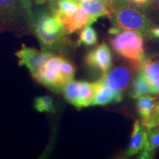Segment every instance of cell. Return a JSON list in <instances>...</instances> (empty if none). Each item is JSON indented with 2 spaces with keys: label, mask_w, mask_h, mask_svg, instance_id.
Returning <instances> with one entry per match:
<instances>
[{
  "label": "cell",
  "mask_w": 159,
  "mask_h": 159,
  "mask_svg": "<svg viewBox=\"0 0 159 159\" xmlns=\"http://www.w3.org/2000/svg\"><path fill=\"white\" fill-rule=\"evenodd\" d=\"M80 8L78 0H57L55 7L50 10L54 15H72Z\"/></svg>",
  "instance_id": "obj_18"
},
{
  "label": "cell",
  "mask_w": 159,
  "mask_h": 159,
  "mask_svg": "<svg viewBox=\"0 0 159 159\" xmlns=\"http://www.w3.org/2000/svg\"><path fill=\"white\" fill-rule=\"evenodd\" d=\"M80 7L91 17L97 20L98 18H111L110 3L107 0H83L80 2Z\"/></svg>",
  "instance_id": "obj_13"
},
{
  "label": "cell",
  "mask_w": 159,
  "mask_h": 159,
  "mask_svg": "<svg viewBox=\"0 0 159 159\" xmlns=\"http://www.w3.org/2000/svg\"><path fill=\"white\" fill-rule=\"evenodd\" d=\"M85 63L91 69H97L102 75L108 72L112 65L111 52L104 41L85 56Z\"/></svg>",
  "instance_id": "obj_8"
},
{
  "label": "cell",
  "mask_w": 159,
  "mask_h": 159,
  "mask_svg": "<svg viewBox=\"0 0 159 159\" xmlns=\"http://www.w3.org/2000/svg\"><path fill=\"white\" fill-rule=\"evenodd\" d=\"M159 148V126L148 128V136L146 144L139 158H152V152Z\"/></svg>",
  "instance_id": "obj_16"
},
{
  "label": "cell",
  "mask_w": 159,
  "mask_h": 159,
  "mask_svg": "<svg viewBox=\"0 0 159 159\" xmlns=\"http://www.w3.org/2000/svg\"><path fill=\"white\" fill-rule=\"evenodd\" d=\"M101 79L112 89L122 92L132 83L134 76L130 67L126 65H119L109 69L108 72L102 75Z\"/></svg>",
  "instance_id": "obj_7"
},
{
  "label": "cell",
  "mask_w": 159,
  "mask_h": 159,
  "mask_svg": "<svg viewBox=\"0 0 159 159\" xmlns=\"http://www.w3.org/2000/svg\"><path fill=\"white\" fill-rule=\"evenodd\" d=\"M54 16H55L62 23L66 34H72L74 33H77L80 30H83L86 26L92 25L93 23L97 21L96 19L91 17L81 7L72 15Z\"/></svg>",
  "instance_id": "obj_9"
},
{
  "label": "cell",
  "mask_w": 159,
  "mask_h": 159,
  "mask_svg": "<svg viewBox=\"0 0 159 159\" xmlns=\"http://www.w3.org/2000/svg\"><path fill=\"white\" fill-rule=\"evenodd\" d=\"M139 7H146L152 4L154 0H128Z\"/></svg>",
  "instance_id": "obj_24"
},
{
  "label": "cell",
  "mask_w": 159,
  "mask_h": 159,
  "mask_svg": "<svg viewBox=\"0 0 159 159\" xmlns=\"http://www.w3.org/2000/svg\"><path fill=\"white\" fill-rule=\"evenodd\" d=\"M142 124L148 128L159 126V99L157 101L156 105L155 107V109L152 115H151L148 120H147L144 123H142Z\"/></svg>",
  "instance_id": "obj_23"
},
{
  "label": "cell",
  "mask_w": 159,
  "mask_h": 159,
  "mask_svg": "<svg viewBox=\"0 0 159 159\" xmlns=\"http://www.w3.org/2000/svg\"><path fill=\"white\" fill-rule=\"evenodd\" d=\"M47 1H48V2L49 3V5H50V10H52L55 7V5H56L57 0H47Z\"/></svg>",
  "instance_id": "obj_26"
},
{
  "label": "cell",
  "mask_w": 159,
  "mask_h": 159,
  "mask_svg": "<svg viewBox=\"0 0 159 159\" xmlns=\"http://www.w3.org/2000/svg\"><path fill=\"white\" fill-rule=\"evenodd\" d=\"M130 95L133 98L139 99V97L148 94H156L152 86L148 81L142 69L134 77Z\"/></svg>",
  "instance_id": "obj_14"
},
{
  "label": "cell",
  "mask_w": 159,
  "mask_h": 159,
  "mask_svg": "<svg viewBox=\"0 0 159 159\" xmlns=\"http://www.w3.org/2000/svg\"><path fill=\"white\" fill-rule=\"evenodd\" d=\"M61 78H62L63 84L65 85L69 82L74 80L75 75V68L74 65L68 60L62 57L61 61Z\"/></svg>",
  "instance_id": "obj_22"
},
{
  "label": "cell",
  "mask_w": 159,
  "mask_h": 159,
  "mask_svg": "<svg viewBox=\"0 0 159 159\" xmlns=\"http://www.w3.org/2000/svg\"><path fill=\"white\" fill-rule=\"evenodd\" d=\"M148 36L153 39L159 40V25L152 26L148 33Z\"/></svg>",
  "instance_id": "obj_25"
},
{
  "label": "cell",
  "mask_w": 159,
  "mask_h": 159,
  "mask_svg": "<svg viewBox=\"0 0 159 159\" xmlns=\"http://www.w3.org/2000/svg\"><path fill=\"white\" fill-rule=\"evenodd\" d=\"M15 55L18 58L19 66H25L32 75H34L41 66L53 55L49 50H39L33 47H27L24 43Z\"/></svg>",
  "instance_id": "obj_6"
},
{
  "label": "cell",
  "mask_w": 159,
  "mask_h": 159,
  "mask_svg": "<svg viewBox=\"0 0 159 159\" xmlns=\"http://www.w3.org/2000/svg\"><path fill=\"white\" fill-rule=\"evenodd\" d=\"M33 30L46 50L59 48L66 35L61 21L50 12L40 10L34 15Z\"/></svg>",
  "instance_id": "obj_4"
},
{
  "label": "cell",
  "mask_w": 159,
  "mask_h": 159,
  "mask_svg": "<svg viewBox=\"0 0 159 159\" xmlns=\"http://www.w3.org/2000/svg\"><path fill=\"white\" fill-rule=\"evenodd\" d=\"M148 136V128L144 126L138 119L134 124L129 147L127 150V156H133L140 153L144 150Z\"/></svg>",
  "instance_id": "obj_11"
},
{
  "label": "cell",
  "mask_w": 159,
  "mask_h": 159,
  "mask_svg": "<svg viewBox=\"0 0 159 159\" xmlns=\"http://www.w3.org/2000/svg\"><path fill=\"white\" fill-rule=\"evenodd\" d=\"M109 33L113 35L111 39L112 48L119 55L125 57L136 70H139L145 58L144 39L136 31L122 30L111 27Z\"/></svg>",
  "instance_id": "obj_3"
},
{
  "label": "cell",
  "mask_w": 159,
  "mask_h": 159,
  "mask_svg": "<svg viewBox=\"0 0 159 159\" xmlns=\"http://www.w3.org/2000/svg\"><path fill=\"white\" fill-rule=\"evenodd\" d=\"M63 92L67 102L74 105L75 108L79 109L80 81L72 80L65 85Z\"/></svg>",
  "instance_id": "obj_19"
},
{
  "label": "cell",
  "mask_w": 159,
  "mask_h": 159,
  "mask_svg": "<svg viewBox=\"0 0 159 159\" xmlns=\"http://www.w3.org/2000/svg\"><path fill=\"white\" fill-rule=\"evenodd\" d=\"M61 61L62 57L52 55L33 75V78L55 92L63 91L64 85L61 78Z\"/></svg>",
  "instance_id": "obj_5"
},
{
  "label": "cell",
  "mask_w": 159,
  "mask_h": 159,
  "mask_svg": "<svg viewBox=\"0 0 159 159\" xmlns=\"http://www.w3.org/2000/svg\"><path fill=\"white\" fill-rule=\"evenodd\" d=\"M136 108L139 116H140L141 123H144L148 120L156 107L158 98L157 96L152 94L145 95L137 99Z\"/></svg>",
  "instance_id": "obj_15"
},
{
  "label": "cell",
  "mask_w": 159,
  "mask_h": 159,
  "mask_svg": "<svg viewBox=\"0 0 159 159\" xmlns=\"http://www.w3.org/2000/svg\"><path fill=\"white\" fill-rule=\"evenodd\" d=\"M34 108L37 111L41 113L55 112L53 99L51 97L47 95L36 97L34 100Z\"/></svg>",
  "instance_id": "obj_21"
},
{
  "label": "cell",
  "mask_w": 159,
  "mask_h": 159,
  "mask_svg": "<svg viewBox=\"0 0 159 159\" xmlns=\"http://www.w3.org/2000/svg\"><path fill=\"white\" fill-rule=\"evenodd\" d=\"M94 82L90 83L86 82V81H80L79 109L86 108L91 105L94 97Z\"/></svg>",
  "instance_id": "obj_17"
},
{
  "label": "cell",
  "mask_w": 159,
  "mask_h": 159,
  "mask_svg": "<svg viewBox=\"0 0 159 159\" xmlns=\"http://www.w3.org/2000/svg\"><path fill=\"white\" fill-rule=\"evenodd\" d=\"M78 1H79V2H80V1L82 2V1H83V0H78Z\"/></svg>",
  "instance_id": "obj_30"
},
{
  "label": "cell",
  "mask_w": 159,
  "mask_h": 159,
  "mask_svg": "<svg viewBox=\"0 0 159 159\" xmlns=\"http://www.w3.org/2000/svg\"><path fill=\"white\" fill-rule=\"evenodd\" d=\"M95 93L91 105H105L119 102L122 99V92L114 90L102 79L94 82Z\"/></svg>",
  "instance_id": "obj_10"
},
{
  "label": "cell",
  "mask_w": 159,
  "mask_h": 159,
  "mask_svg": "<svg viewBox=\"0 0 159 159\" xmlns=\"http://www.w3.org/2000/svg\"><path fill=\"white\" fill-rule=\"evenodd\" d=\"M140 69L153 88L155 94L159 95V52L145 57Z\"/></svg>",
  "instance_id": "obj_12"
},
{
  "label": "cell",
  "mask_w": 159,
  "mask_h": 159,
  "mask_svg": "<svg viewBox=\"0 0 159 159\" xmlns=\"http://www.w3.org/2000/svg\"><path fill=\"white\" fill-rule=\"evenodd\" d=\"M113 27L122 30L136 31L143 35H148L153 26L150 19L139 7L128 0L110 4Z\"/></svg>",
  "instance_id": "obj_1"
},
{
  "label": "cell",
  "mask_w": 159,
  "mask_h": 159,
  "mask_svg": "<svg viewBox=\"0 0 159 159\" xmlns=\"http://www.w3.org/2000/svg\"><path fill=\"white\" fill-rule=\"evenodd\" d=\"M97 41H98V36L96 30L91 25H88L81 30L77 44L92 46L96 44Z\"/></svg>",
  "instance_id": "obj_20"
},
{
  "label": "cell",
  "mask_w": 159,
  "mask_h": 159,
  "mask_svg": "<svg viewBox=\"0 0 159 159\" xmlns=\"http://www.w3.org/2000/svg\"><path fill=\"white\" fill-rule=\"evenodd\" d=\"M155 1H156V7H157V10H158V13H159V0H155Z\"/></svg>",
  "instance_id": "obj_29"
},
{
  "label": "cell",
  "mask_w": 159,
  "mask_h": 159,
  "mask_svg": "<svg viewBox=\"0 0 159 159\" xmlns=\"http://www.w3.org/2000/svg\"><path fill=\"white\" fill-rule=\"evenodd\" d=\"M107 1H108V2L110 3V4H111V3H114V2H116L122 1V0H107Z\"/></svg>",
  "instance_id": "obj_28"
},
{
  "label": "cell",
  "mask_w": 159,
  "mask_h": 159,
  "mask_svg": "<svg viewBox=\"0 0 159 159\" xmlns=\"http://www.w3.org/2000/svg\"><path fill=\"white\" fill-rule=\"evenodd\" d=\"M33 18L30 0H0V31L33 29Z\"/></svg>",
  "instance_id": "obj_2"
},
{
  "label": "cell",
  "mask_w": 159,
  "mask_h": 159,
  "mask_svg": "<svg viewBox=\"0 0 159 159\" xmlns=\"http://www.w3.org/2000/svg\"><path fill=\"white\" fill-rule=\"evenodd\" d=\"M34 1L37 4H43V3H44L47 0H34Z\"/></svg>",
  "instance_id": "obj_27"
}]
</instances>
